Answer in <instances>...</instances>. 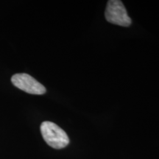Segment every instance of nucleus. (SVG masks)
Listing matches in <instances>:
<instances>
[{
    "label": "nucleus",
    "mask_w": 159,
    "mask_h": 159,
    "mask_svg": "<svg viewBox=\"0 0 159 159\" xmlns=\"http://www.w3.org/2000/svg\"><path fill=\"white\" fill-rule=\"evenodd\" d=\"M41 132L47 144L55 149H62L69 143L66 133L55 123L45 121L41 125Z\"/></svg>",
    "instance_id": "f257e3e1"
},
{
    "label": "nucleus",
    "mask_w": 159,
    "mask_h": 159,
    "mask_svg": "<svg viewBox=\"0 0 159 159\" xmlns=\"http://www.w3.org/2000/svg\"><path fill=\"white\" fill-rule=\"evenodd\" d=\"M105 16L108 22L116 25L128 27L132 23L124 5L119 0H110L108 2Z\"/></svg>",
    "instance_id": "f03ea898"
},
{
    "label": "nucleus",
    "mask_w": 159,
    "mask_h": 159,
    "mask_svg": "<svg viewBox=\"0 0 159 159\" xmlns=\"http://www.w3.org/2000/svg\"><path fill=\"white\" fill-rule=\"evenodd\" d=\"M13 84L25 92L31 94L41 95L46 93V88L35 78L26 73L16 74L12 77Z\"/></svg>",
    "instance_id": "7ed1b4c3"
}]
</instances>
